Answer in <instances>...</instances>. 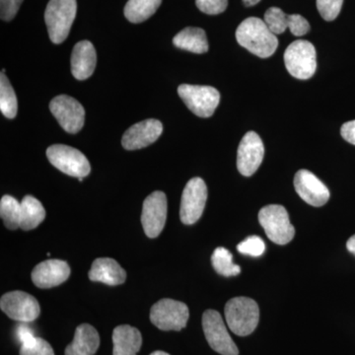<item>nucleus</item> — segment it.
<instances>
[{
    "label": "nucleus",
    "instance_id": "obj_24",
    "mask_svg": "<svg viewBox=\"0 0 355 355\" xmlns=\"http://www.w3.org/2000/svg\"><path fill=\"white\" fill-rule=\"evenodd\" d=\"M162 0H128L125 6V16L130 22L141 23L157 11Z\"/></svg>",
    "mask_w": 355,
    "mask_h": 355
},
{
    "label": "nucleus",
    "instance_id": "obj_16",
    "mask_svg": "<svg viewBox=\"0 0 355 355\" xmlns=\"http://www.w3.org/2000/svg\"><path fill=\"white\" fill-rule=\"evenodd\" d=\"M163 132L160 121L149 119L128 128L123 135L121 144L127 150H137L154 144Z\"/></svg>",
    "mask_w": 355,
    "mask_h": 355
},
{
    "label": "nucleus",
    "instance_id": "obj_29",
    "mask_svg": "<svg viewBox=\"0 0 355 355\" xmlns=\"http://www.w3.org/2000/svg\"><path fill=\"white\" fill-rule=\"evenodd\" d=\"M238 251L251 257H260L266 250L263 240L259 236H250L237 246Z\"/></svg>",
    "mask_w": 355,
    "mask_h": 355
},
{
    "label": "nucleus",
    "instance_id": "obj_27",
    "mask_svg": "<svg viewBox=\"0 0 355 355\" xmlns=\"http://www.w3.org/2000/svg\"><path fill=\"white\" fill-rule=\"evenodd\" d=\"M211 263L216 272L223 277H235L241 272V268L233 263L232 254L223 247H218L214 252Z\"/></svg>",
    "mask_w": 355,
    "mask_h": 355
},
{
    "label": "nucleus",
    "instance_id": "obj_31",
    "mask_svg": "<svg viewBox=\"0 0 355 355\" xmlns=\"http://www.w3.org/2000/svg\"><path fill=\"white\" fill-rule=\"evenodd\" d=\"M343 0H317V8L326 21H334L342 10Z\"/></svg>",
    "mask_w": 355,
    "mask_h": 355
},
{
    "label": "nucleus",
    "instance_id": "obj_39",
    "mask_svg": "<svg viewBox=\"0 0 355 355\" xmlns=\"http://www.w3.org/2000/svg\"><path fill=\"white\" fill-rule=\"evenodd\" d=\"M150 355H170V354H168L167 352H161V350H158V352H154L153 354H151Z\"/></svg>",
    "mask_w": 355,
    "mask_h": 355
},
{
    "label": "nucleus",
    "instance_id": "obj_14",
    "mask_svg": "<svg viewBox=\"0 0 355 355\" xmlns=\"http://www.w3.org/2000/svg\"><path fill=\"white\" fill-rule=\"evenodd\" d=\"M263 156H265V147L258 133L247 132L238 147V170L243 176H252L260 168Z\"/></svg>",
    "mask_w": 355,
    "mask_h": 355
},
{
    "label": "nucleus",
    "instance_id": "obj_3",
    "mask_svg": "<svg viewBox=\"0 0 355 355\" xmlns=\"http://www.w3.org/2000/svg\"><path fill=\"white\" fill-rule=\"evenodd\" d=\"M76 11V0H50L44 12V20L53 44H62L67 38Z\"/></svg>",
    "mask_w": 355,
    "mask_h": 355
},
{
    "label": "nucleus",
    "instance_id": "obj_36",
    "mask_svg": "<svg viewBox=\"0 0 355 355\" xmlns=\"http://www.w3.org/2000/svg\"><path fill=\"white\" fill-rule=\"evenodd\" d=\"M17 336L18 338H19L21 345H28V343L33 342L35 338H36L34 334L32 333V331L30 330V328H28L25 324H21L19 328H18Z\"/></svg>",
    "mask_w": 355,
    "mask_h": 355
},
{
    "label": "nucleus",
    "instance_id": "obj_22",
    "mask_svg": "<svg viewBox=\"0 0 355 355\" xmlns=\"http://www.w3.org/2000/svg\"><path fill=\"white\" fill-rule=\"evenodd\" d=\"M173 44L181 50L195 53H205L209 51V42L205 30L200 28H184L173 39Z\"/></svg>",
    "mask_w": 355,
    "mask_h": 355
},
{
    "label": "nucleus",
    "instance_id": "obj_23",
    "mask_svg": "<svg viewBox=\"0 0 355 355\" xmlns=\"http://www.w3.org/2000/svg\"><path fill=\"white\" fill-rule=\"evenodd\" d=\"M46 210L43 205L32 196H26L21 202V227L28 231L35 229L44 221Z\"/></svg>",
    "mask_w": 355,
    "mask_h": 355
},
{
    "label": "nucleus",
    "instance_id": "obj_6",
    "mask_svg": "<svg viewBox=\"0 0 355 355\" xmlns=\"http://www.w3.org/2000/svg\"><path fill=\"white\" fill-rule=\"evenodd\" d=\"M178 94L186 106L200 118L211 116L220 101V93L211 86L182 84L178 88Z\"/></svg>",
    "mask_w": 355,
    "mask_h": 355
},
{
    "label": "nucleus",
    "instance_id": "obj_10",
    "mask_svg": "<svg viewBox=\"0 0 355 355\" xmlns=\"http://www.w3.org/2000/svg\"><path fill=\"white\" fill-rule=\"evenodd\" d=\"M207 200V187L200 178H193L182 195L180 217L186 225L196 223L202 217Z\"/></svg>",
    "mask_w": 355,
    "mask_h": 355
},
{
    "label": "nucleus",
    "instance_id": "obj_30",
    "mask_svg": "<svg viewBox=\"0 0 355 355\" xmlns=\"http://www.w3.org/2000/svg\"><path fill=\"white\" fill-rule=\"evenodd\" d=\"M20 355H55V352L50 343L44 338H35L28 345H21Z\"/></svg>",
    "mask_w": 355,
    "mask_h": 355
},
{
    "label": "nucleus",
    "instance_id": "obj_28",
    "mask_svg": "<svg viewBox=\"0 0 355 355\" xmlns=\"http://www.w3.org/2000/svg\"><path fill=\"white\" fill-rule=\"evenodd\" d=\"M288 16L279 7H270L265 14V23L275 35H280L288 29Z\"/></svg>",
    "mask_w": 355,
    "mask_h": 355
},
{
    "label": "nucleus",
    "instance_id": "obj_8",
    "mask_svg": "<svg viewBox=\"0 0 355 355\" xmlns=\"http://www.w3.org/2000/svg\"><path fill=\"white\" fill-rule=\"evenodd\" d=\"M188 306L173 299H162L151 308L150 320L162 331H181L188 323Z\"/></svg>",
    "mask_w": 355,
    "mask_h": 355
},
{
    "label": "nucleus",
    "instance_id": "obj_11",
    "mask_svg": "<svg viewBox=\"0 0 355 355\" xmlns=\"http://www.w3.org/2000/svg\"><path fill=\"white\" fill-rule=\"evenodd\" d=\"M0 308L10 319L21 323L34 322L41 313L38 300L24 291L4 294L0 300Z\"/></svg>",
    "mask_w": 355,
    "mask_h": 355
},
{
    "label": "nucleus",
    "instance_id": "obj_13",
    "mask_svg": "<svg viewBox=\"0 0 355 355\" xmlns=\"http://www.w3.org/2000/svg\"><path fill=\"white\" fill-rule=\"evenodd\" d=\"M167 198L156 191L146 198L142 207L141 223L147 237L157 238L164 229L167 219Z\"/></svg>",
    "mask_w": 355,
    "mask_h": 355
},
{
    "label": "nucleus",
    "instance_id": "obj_2",
    "mask_svg": "<svg viewBox=\"0 0 355 355\" xmlns=\"http://www.w3.org/2000/svg\"><path fill=\"white\" fill-rule=\"evenodd\" d=\"M224 313L229 329L240 336L251 335L260 321V309L256 301L251 298L230 299L226 303Z\"/></svg>",
    "mask_w": 355,
    "mask_h": 355
},
{
    "label": "nucleus",
    "instance_id": "obj_38",
    "mask_svg": "<svg viewBox=\"0 0 355 355\" xmlns=\"http://www.w3.org/2000/svg\"><path fill=\"white\" fill-rule=\"evenodd\" d=\"M260 1L261 0H243V3H244L245 6L250 7L256 6V4H258Z\"/></svg>",
    "mask_w": 355,
    "mask_h": 355
},
{
    "label": "nucleus",
    "instance_id": "obj_17",
    "mask_svg": "<svg viewBox=\"0 0 355 355\" xmlns=\"http://www.w3.org/2000/svg\"><path fill=\"white\" fill-rule=\"evenodd\" d=\"M70 268L62 260L42 261L35 266L32 272V280L39 288H51L64 284L69 279Z\"/></svg>",
    "mask_w": 355,
    "mask_h": 355
},
{
    "label": "nucleus",
    "instance_id": "obj_9",
    "mask_svg": "<svg viewBox=\"0 0 355 355\" xmlns=\"http://www.w3.org/2000/svg\"><path fill=\"white\" fill-rule=\"evenodd\" d=\"M202 328L207 343L214 352L221 355H238L237 345L229 335L221 315L216 310L203 313Z\"/></svg>",
    "mask_w": 355,
    "mask_h": 355
},
{
    "label": "nucleus",
    "instance_id": "obj_35",
    "mask_svg": "<svg viewBox=\"0 0 355 355\" xmlns=\"http://www.w3.org/2000/svg\"><path fill=\"white\" fill-rule=\"evenodd\" d=\"M340 133L345 141L355 146V120L343 123L340 128Z\"/></svg>",
    "mask_w": 355,
    "mask_h": 355
},
{
    "label": "nucleus",
    "instance_id": "obj_7",
    "mask_svg": "<svg viewBox=\"0 0 355 355\" xmlns=\"http://www.w3.org/2000/svg\"><path fill=\"white\" fill-rule=\"evenodd\" d=\"M46 157L51 164L55 166L69 176L78 178L83 182L91 171L88 159L78 149L64 144H55L46 149Z\"/></svg>",
    "mask_w": 355,
    "mask_h": 355
},
{
    "label": "nucleus",
    "instance_id": "obj_18",
    "mask_svg": "<svg viewBox=\"0 0 355 355\" xmlns=\"http://www.w3.org/2000/svg\"><path fill=\"white\" fill-rule=\"evenodd\" d=\"M96 62L97 55L91 42L81 41L76 44L71 55V72L77 80H85L92 76Z\"/></svg>",
    "mask_w": 355,
    "mask_h": 355
},
{
    "label": "nucleus",
    "instance_id": "obj_5",
    "mask_svg": "<svg viewBox=\"0 0 355 355\" xmlns=\"http://www.w3.org/2000/svg\"><path fill=\"white\" fill-rule=\"evenodd\" d=\"M284 64L287 71L295 78L301 80L311 78L317 69L315 46L304 40L293 42L284 53Z\"/></svg>",
    "mask_w": 355,
    "mask_h": 355
},
{
    "label": "nucleus",
    "instance_id": "obj_20",
    "mask_svg": "<svg viewBox=\"0 0 355 355\" xmlns=\"http://www.w3.org/2000/svg\"><path fill=\"white\" fill-rule=\"evenodd\" d=\"M100 336L94 327L83 324L77 327L73 340L65 349V355H94L99 349Z\"/></svg>",
    "mask_w": 355,
    "mask_h": 355
},
{
    "label": "nucleus",
    "instance_id": "obj_15",
    "mask_svg": "<svg viewBox=\"0 0 355 355\" xmlns=\"http://www.w3.org/2000/svg\"><path fill=\"white\" fill-rule=\"evenodd\" d=\"M294 187L299 197L313 207H323L330 200V191L326 184L308 170L296 173Z\"/></svg>",
    "mask_w": 355,
    "mask_h": 355
},
{
    "label": "nucleus",
    "instance_id": "obj_19",
    "mask_svg": "<svg viewBox=\"0 0 355 355\" xmlns=\"http://www.w3.org/2000/svg\"><path fill=\"white\" fill-rule=\"evenodd\" d=\"M89 279L107 286H120L127 279V272L113 259L100 258L95 260L91 266Z\"/></svg>",
    "mask_w": 355,
    "mask_h": 355
},
{
    "label": "nucleus",
    "instance_id": "obj_1",
    "mask_svg": "<svg viewBox=\"0 0 355 355\" xmlns=\"http://www.w3.org/2000/svg\"><path fill=\"white\" fill-rule=\"evenodd\" d=\"M236 39L240 46L261 58L272 57L279 46L277 35L260 18L250 17L243 21L236 31Z\"/></svg>",
    "mask_w": 355,
    "mask_h": 355
},
{
    "label": "nucleus",
    "instance_id": "obj_4",
    "mask_svg": "<svg viewBox=\"0 0 355 355\" xmlns=\"http://www.w3.org/2000/svg\"><path fill=\"white\" fill-rule=\"evenodd\" d=\"M259 221L268 239L275 244H288L295 235L288 212L282 205H270L263 207L259 212Z\"/></svg>",
    "mask_w": 355,
    "mask_h": 355
},
{
    "label": "nucleus",
    "instance_id": "obj_21",
    "mask_svg": "<svg viewBox=\"0 0 355 355\" xmlns=\"http://www.w3.org/2000/svg\"><path fill=\"white\" fill-rule=\"evenodd\" d=\"M113 355H137L142 345L141 334L137 328L121 324L113 331Z\"/></svg>",
    "mask_w": 355,
    "mask_h": 355
},
{
    "label": "nucleus",
    "instance_id": "obj_12",
    "mask_svg": "<svg viewBox=\"0 0 355 355\" xmlns=\"http://www.w3.org/2000/svg\"><path fill=\"white\" fill-rule=\"evenodd\" d=\"M50 110L65 132L77 133L83 128L85 110L74 98L67 95L58 96L51 100Z\"/></svg>",
    "mask_w": 355,
    "mask_h": 355
},
{
    "label": "nucleus",
    "instance_id": "obj_37",
    "mask_svg": "<svg viewBox=\"0 0 355 355\" xmlns=\"http://www.w3.org/2000/svg\"><path fill=\"white\" fill-rule=\"evenodd\" d=\"M347 248L350 253L354 254L355 256V235L349 238V241L347 243Z\"/></svg>",
    "mask_w": 355,
    "mask_h": 355
},
{
    "label": "nucleus",
    "instance_id": "obj_32",
    "mask_svg": "<svg viewBox=\"0 0 355 355\" xmlns=\"http://www.w3.org/2000/svg\"><path fill=\"white\" fill-rule=\"evenodd\" d=\"M198 8L209 15H217L227 8L228 0H196Z\"/></svg>",
    "mask_w": 355,
    "mask_h": 355
},
{
    "label": "nucleus",
    "instance_id": "obj_33",
    "mask_svg": "<svg viewBox=\"0 0 355 355\" xmlns=\"http://www.w3.org/2000/svg\"><path fill=\"white\" fill-rule=\"evenodd\" d=\"M288 28L296 37L304 36L310 31V24L303 16L292 14L288 16Z\"/></svg>",
    "mask_w": 355,
    "mask_h": 355
},
{
    "label": "nucleus",
    "instance_id": "obj_26",
    "mask_svg": "<svg viewBox=\"0 0 355 355\" xmlns=\"http://www.w3.org/2000/svg\"><path fill=\"white\" fill-rule=\"evenodd\" d=\"M0 216L10 230L21 227V202L11 196H4L0 200Z\"/></svg>",
    "mask_w": 355,
    "mask_h": 355
},
{
    "label": "nucleus",
    "instance_id": "obj_34",
    "mask_svg": "<svg viewBox=\"0 0 355 355\" xmlns=\"http://www.w3.org/2000/svg\"><path fill=\"white\" fill-rule=\"evenodd\" d=\"M23 0H0V16L3 21H11L19 10Z\"/></svg>",
    "mask_w": 355,
    "mask_h": 355
},
{
    "label": "nucleus",
    "instance_id": "obj_25",
    "mask_svg": "<svg viewBox=\"0 0 355 355\" xmlns=\"http://www.w3.org/2000/svg\"><path fill=\"white\" fill-rule=\"evenodd\" d=\"M0 110L7 119L15 118L18 111L17 97L4 70L0 74Z\"/></svg>",
    "mask_w": 355,
    "mask_h": 355
}]
</instances>
